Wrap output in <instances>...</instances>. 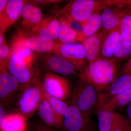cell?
Masks as SVG:
<instances>
[{"label":"cell","mask_w":131,"mask_h":131,"mask_svg":"<svg viewBox=\"0 0 131 131\" xmlns=\"http://www.w3.org/2000/svg\"><path fill=\"white\" fill-rule=\"evenodd\" d=\"M120 68V61L100 57L88 64L80 75L90 82L100 93L106 90L119 75Z\"/></svg>","instance_id":"cell-1"},{"label":"cell","mask_w":131,"mask_h":131,"mask_svg":"<svg viewBox=\"0 0 131 131\" xmlns=\"http://www.w3.org/2000/svg\"><path fill=\"white\" fill-rule=\"evenodd\" d=\"M99 94L93 84L80 75L72 94L71 105L82 112L90 114L93 110L98 108Z\"/></svg>","instance_id":"cell-2"},{"label":"cell","mask_w":131,"mask_h":131,"mask_svg":"<svg viewBox=\"0 0 131 131\" xmlns=\"http://www.w3.org/2000/svg\"><path fill=\"white\" fill-rule=\"evenodd\" d=\"M45 95L43 83L35 78L22 90L17 103L19 113L25 117H30L37 110Z\"/></svg>","instance_id":"cell-3"},{"label":"cell","mask_w":131,"mask_h":131,"mask_svg":"<svg viewBox=\"0 0 131 131\" xmlns=\"http://www.w3.org/2000/svg\"><path fill=\"white\" fill-rule=\"evenodd\" d=\"M107 5L106 1H72L59 12L58 15L69 16L83 24L93 13L103 10Z\"/></svg>","instance_id":"cell-4"},{"label":"cell","mask_w":131,"mask_h":131,"mask_svg":"<svg viewBox=\"0 0 131 131\" xmlns=\"http://www.w3.org/2000/svg\"><path fill=\"white\" fill-rule=\"evenodd\" d=\"M14 67L11 74L19 83L21 89L35 80L34 68L35 57L26 50H16L14 54Z\"/></svg>","instance_id":"cell-5"},{"label":"cell","mask_w":131,"mask_h":131,"mask_svg":"<svg viewBox=\"0 0 131 131\" xmlns=\"http://www.w3.org/2000/svg\"><path fill=\"white\" fill-rule=\"evenodd\" d=\"M95 127L90 114L84 113L73 105L64 115L61 131H95Z\"/></svg>","instance_id":"cell-6"},{"label":"cell","mask_w":131,"mask_h":131,"mask_svg":"<svg viewBox=\"0 0 131 131\" xmlns=\"http://www.w3.org/2000/svg\"><path fill=\"white\" fill-rule=\"evenodd\" d=\"M54 51L69 62L81 72L88 64L85 48L82 43L56 42Z\"/></svg>","instance_id":"cell-7"},{"label":"cell","mask_w":131,"mask_h":131,"mask_svg":"<svg viewBox=\"0 0 131 131\" xmlns=\"http://www.w3.org/2000/svg\"><path fill=\"white\" fill-rule=\"evenodd\" d=\"M43 83L45 93L62 101L66 100L71 94L69 82L62 76L52 73H46Z\"/></svg>","instance_id":"cell-8"},{"label":"cell","mask_w":131,"mask_h":131,"mask_svg":"<svg viewBox=\"0 0 131 131\" xmlns=\"http://www.w3.org/2000/svg\"><path fill=\"white\" fill-rule=\"evenodd\" d=\"M42 54L40 62L47 73L62 76L77 74L78 70L74 66L56 52L53 51Z\"/></svg>","instance_id":"cell-9"},{"label":"cell","mask_w":131,"mask_h":131,"mask_svg":"<svg viewBox=\"0 0 131 131\" xmlns=\"http://www.w3.org/2000/svg\"><path fill=\"white\" fill-rule=\"evenodd\" d=\"M25 1L9 0L4 11L0 15V32H5L21 16Z\"/></svg>","instance_id":"cell-10"},{"label":"cell","mask_w":131,"mask_h":131,"mask_svg":"<svg viewBox=\"0 0 131 131\" xmlns=\"http://www.w3.org/2000/svg\"><path fill=\"white\" fill-rule=\"evenodd\" d=\"M21 16L23 31L31 34L43 19L44 15L40 8L37 5L26 2Z\"/></svg>","instance_id":"cell-11"},{"label":"cell","mask_w":131,"mask_h":131,"mask_svg":"<svg viewBox=\"0 0 131 131\" xmlns=\"http://www.w3.org/2000/svg\"><path fill=\"white\" fill-rule=\"evenodd\" d=\"M21 87L15 78L8 72L5 66H1L0 99L5 102L14 95Z\"/></svg>","instance_id":"cell-12"},{"label":"cell","mask_w":131,"mask_h":131,"mask_svg":"<svg viewBox=\"0 0 131 131\" xmlns=\"http://www.w3.org/2000/svg\"><path fill=\"white\" fill-rule=\"evenodd\" d=\"M25 45L32 51L39 53H46L54 51V41L45 40L39 36L22 31L16 35Z\"/></svg>","instance_id":"cell-13"},{"label":"cell","mask_w":131,"mask_h":131,"mask_svg":"<svg viewBox=\"0 0 131 131\" xmlns=\"http://www.w3.org/2000/svg\"><path fill=\"white\" fill-rule=\"evenodd\" d=\"M59 21L55 16L43 18L31 34L39 36L45 40L54 41L58 39Z\"/></svg>","instance_id":"cell-14"},{"label":"cell","mask_w":131,"mask_h":131,"mask_svg":"<svg viewBox=\"0 0 131 131\" xmlns=\"http://www.w3.org/2000/svg\"><path fill=\"white\" fill-rule=\"evenodd\" d=\"M130 89L131 74L119 75L106 90L99 94L98 108L108 98Z\"/></svg>","instance_id":"cell-15"},{"label":"cell","mask_w":131,"mask_h":131,"mask_svg":"<svg viewBox=\"0 0 131 131\" xmlns=\"http://www.w3.org/2000/svg\"><path fill=\"white\" fill-rule=\"evenodd\" d=\"M96 113L99 131H112L126 120L115 111L100 109Z\"/></svg>","instance_id":"cell-16"},{"label":"cell","mask_w":131,"mask_h":131,"mask_svg":"<svg viewBox=\"0 0 131 131\" xmlns=\"http://www.w3.org/2000/svg\"><path fill=\"white\" fill-rule=\"evenodd\" d=\"M126 11L107 5L103 9L101 14L102 31L107 33L119 27L122 17Z\"/></svg>","instance_id":"cell-17"},{"label":"cell","mask_w":131,"mask_h":131,"mask_svg":"<svg viewBox=\"0 0 131 131\" xmlns=\"http://www.w3.org/2000/svg\"><path fill=\"white\" fill-rule=\"evenodd\" d=\"M107 33L102 31L86 39L82 43L85 48L88 63L90 64L100 57L102 43Z\"/></svg>","instance_id":"cell-18"},{"label":"cell","mask_w":131,"mask_h":131,"mask_svg":"<svg viewBox=\"0 0 131 131\" xmlns=\"http://www.w3.org/2000/svg\"><path fill=\"white\" fill-rule=\"evenodd\" d=\"M39 116L46 125L52 129H61L63 119L57 114L49 105L45 96L38 107Z\"/></svg>","instance_id":"cell-19"},{"label":"cell","mask_w":131,"mask_h":131,"mask_svg":"<svg viewBox=\"0 0 131 131\" xmlns=\"http://www.w3.org/2000/svg\"><path fill=\"white\" fill-rule=\"evenodd\" d=\"M122 42L119 27L107 32L102 45L100 57L113 58L115 51Z\"/></svg>","instance_id":"cell-20"},{"label":"cell","mask_w":131,"mask_h":131,"mask_svg":"<svg viewBox=\"0 0 131 131\" xmlns=\"http://www.w3.org/2000/svg\"><path fill=\"white\" fill-rule=\"evenodd\" d=\"M131 101V89L108 98L98 107L96 111L103 109L115 111L129 104Z\"/></svg>","instance_id":"cell-21"},{"label":"cell","mask_w":131,"mask_h":131,"mask_svg":"<svg viewBox=\"0 0 131 131\" xmlns=\"http://www.w3.org/2000/svg\"><path fill=\"white\" fill-rule=\"evenodd\" d=\"M25 117L20 113L6 115L5 122L0 125L1 131H25Z\"/></svg>","instance_id":"cell-22"},{"label":"cell","mask_w":131,"mask_h":131,"mask_svg":"<svg viewBox=\"0 0 131 131\" xmlns=\"http://www.w3.org/2000/svg\"><path fill=\"white\" fill-rule=\"evenodd\" d=\"M101 11L95 12L83 25L84 40L98 32L102 25Z\"/></svg>","instance_id":"cell-23"},{"label":"cell","mask_w":131,"mask_h":131,"mask_svg":"<svg viewBox=\"0 0 131 131\" xmlns=\"http://www.w3.org/2000/svg\"><path fill=\"white\" fill-rule=\"evenodd\" d=\"M59 21L58 39L60 42L68 44L77 42H81L80 36L63 20L58 19Z\"/></svg>","instance_id":"cell-24"},{"label":"cell","mask_w":131,"mask_h":131,"mask_svg":"<svg viewBox=\"0 0 131 131\" xmlns=\"http://www.w3.org/2000/svg\"><path fill=\"white\" fill-rule=\"evenodd\" d=\"M119 30L124 44H131V12L126 11L122 17L119 26Z\"/></svg>","instance_id":"cell-25"},{"label":"cell","mask_w":131,"mask_h":131,"mask_svg":"<svg viewBox=\"0 0 131 131\" xmlns=\"http://www.w3.org/2000/svg\"><path fill=\"white\" fill-rule=\"evenodd\" d=\"M45 96L49 105L54 112L63 119V117L69 106L64 101L52 97L45 93Z\"/></svg>","instance_id":"cell-26"},{"label":"cell","mask_w":131,"mask_h":131,"mask_svg":"<svg viewBox=\"0 0 131 131\" xmlns=\"http://www.w3.org/2000/svg\"><path fill=\"white\" fill-rule=\"evenodd\" d=\"M58 18L63 20L70 27L75 31L80 36L81 42L82 43L84 40L82 24L69 16L66 15H58Z\"/></svg>","instance_id":"cell-27"},{"label":"cell","mask_w":131,"mask_h":131,"mask_svg":"<svg viewBox=\"0 0 131 131\" xmlns=\"http://www.w3.org/2000/svg\"><path fill=\"white\" fill-rule=\"evenodd\" d=\"M131 56V44L126 45L122 42L115 51L113 58L121 62Z\"/></svg>","instance_id":"cell-28"},{"label":"cell","mask_w":131,"mask_h":131,"mask_svg":"<svg viewBox=\"0 0 131 131\" xmlns=\"http://www.w3.org/2000/svg\"><path fill=\"white\" fill-rule=\"evenodd\" d=\"M10 53V49L5 40L2 44L0 45V65L6 66V67Z\"/></svg>","instance_id":"cell-29"},{"label":"cell","mask_w":131,"mask_h":131,"mask_svg":"<svg viewBox=\"0 0 131 131\" xmlns=\"http://www.w3.org/2000/svg\"><path fill=\"white\" fill-rule=\"evenodd\" d=\"M112 131H131V125L126 119L125 122Z\"/></svg>","instance_id":"cell-30"},{"label":"cell","mask_w":131,"mask_h":131,"mask_svg":"<svg viewBox=\"0 0 131 131\" xmlns=\"http://www.w3.org/2000/svg\"><path fill=\"white\" fill-rule=\"evenodd\" d=\"M124 74H131V57L121 70L119 75Z\"/></svg>","instance_id":"cell-31"},{"label":"cell","mask_w":131,"mask_h":131,"mask_svg":"<svg viewBox=\"0 0 131 131\" xmlns=\"http://www.w3.org/2000/svg\"><path fill=\"white\" fill-rule=\"evenodd\" d=\"M35 131H57L46 125L42 124H37L34 127Z\"/></svg>","instance_id":"cell-32"},{"label":"cell","mask_w":131,"mask_h":131,"mask_svg":"<svg viewBox=\"0 0 131 131\" xmlns=\"http://www.w3.org/2000/svg\"><path fill=\"white\" fill-rule=\"evenodd\" d=\"M6 115L5 114V110L1 104L0 106V125H1L5 122Z\"/></svg>","instance_id":"cell-33"},{"label":"cell","mask_w":131,"mask_h":131,"mask_svg":"<svg viewBox=\"0 0 131 131\" xmlns=\"http://www.w3.org/2000/svg\"><path fill=\"white\" fill-rule=\"evenodd\" d=\"M8 1L7 0H1L0 1V15L5 10Z\"/></svg>","instance_id":"cell-34"},{"label":"cell","mask_w":131,"mask_h":131,"mask_svg":"<svg viewBox=\"0 0 131 131\" xmlns=\"http://www.w3.org/2000/svg\"><path fill=\"white\" fill-rule=\"evenodd\" d=\"M126 111L127 117L129 118L130 121L129 122L131 125V101L128 104L127 108Z\"/></svg>","instance_id":"cell-35"},{"label":"cell","mask_w":131,"mask_h":131,"mask_svg":"<svg viewBox=\"0 0 131 131\" xmlns=\"http://www.w3.org/2000/svg\"><path fill=\"white\" fill-rule=\"evenodd\" d=\"M34 2L38 3H56L59 2L60 1H35Z\"/></svg>","instance_id":"cell-36"},{"label":"cell","mask_w":131,"mask_h":131,"mask_svg":"<svg viewBox=\"0 0 131 131\" xmlns=\"http://www.w3.org/2000/svg\"><path fill=\"white\" fill-rule=\"evenodd\" d=\"M126 7H128L129 11L131 12V1H126Z\"/></svg>","instance_id":"cell-37"}]
</instances>
